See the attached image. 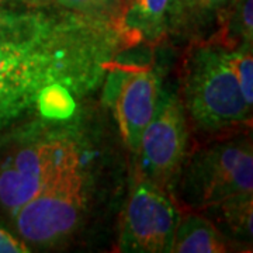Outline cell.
<instances>
[{
    "label": "cell",
    "mask_w": 253,
    "mask_h": 253,
    "mask_svg": "<svg viewBox=\"0 0 253 253\" xmlns=\"http://www.w3.org/2000/svg\"><path fill=\"white\" fill-rule=\"evenodd\" d=\"M226 251L224 238L208 219L197 214H187L177 221L170 252L222 253Z\"/></svg>",
    "instance_id": "8fae6325"
},
{
    "label": "cell",
    "mask_w": 253,
    "mask_h": 253,
    "mask_svg": "<svg viewBox=\"0 0 253 253\" xmlns=\"http://www.w3.org/2000/svg\"><path fill=\"white\" fill-rule=\"evenodd\" d=\"M252 190L253 155L248 138L200 149L179 176V196L191 208L203 210L228 199L251 196Z\"/></svg>",
    "instance_id": "3957f363"
},
{
    "label": "cell",
    "mask_w": 253,
    "mask_h": 253,
    "mask_svg": "<svg viewBox=\"0 0 253 253\" xmlns=\"http://www.w3.org/2000/svg\"><path fill=\"white\" fill-rule=\"evenodd\" d=\"M116 94L120 128L128 146L136 149L145 128L159 107V79L152 71H135Z\"/></svg>",
    "instance_id": "ba28073f"
},
{
    "label": "cell",
    "mask_w": 253,
    "mask_h": 253,
    "mask_svg": "<svg viewBox=\"0 0 253 253\" xmlns=\"http://www.w3.org/2000/svg\"><path fill=\"white\" fill-rule=\"evenodd\" d=\"M186 145L187 126L183 106L176 97L163 96L136 148L144 180L162 191L166 189L181 168Z\"/></svg>",
    "instance_id": "8992f818"
},
{
    "label": "cell",
    "mask_w": 253,
    "mask_h": 253,
    "mask_svg": "<svg viewBox=\"0 0 253 253\" xmlns=\"http://www.w3.org/2000/svg\"><path fill=\"white\" fill-rule=\"evenodd\" d=\"M38 109L49 118H66L75 110L71 91L62 84H51L40 93L37 99Z\"/></svg>",
    "instance_id": "5bb4252c"
},
{
    "label": "cell",
    "mask_w": 253,
    "mask_h": 253,
    "mask_svg": "<svg viewBox=\"0 0 253 253\" xmlns=\"http://www.w3.org/2000/svg\"><path fill=\"white\" fill-rule=\"evenodd\" d=\"M231 0H174L169 23L191 24L219 13Z\"/></svg>",
    "instance_id": "4fadbf2b"
},
{
    "label": "cell",
    "mask_w": 253,
    "mask_h": 253,
    "mask_svg": "<svg viewBox=\"0 0 253 253\" xmlns=\"http://www.w3.org/2000/svg\"><path fill=\"white\" fill-rule=\"evenodd\" d=\"M84 176L81 169L62 176L14 215L16 229L27 244L45 246L72 234L84 211Z\"/></svg>",
    "instance_id": "5b68a950"
},
{
    "label": "cell",
    "mask_w": 253,
    "mask_h": 253,
    "mask_svg": "<svg viewBox=\"0 0 253 253\" xmlns=\"http://www.w3.org/2000/svg\"><path fill=\"white\" fill-rule=\"evenodd\" d=\"M177 214L165 191L139 181L126 206L120 249L123 252H170Z\"/></svg>",
    "instance_id": "52a82bcc"
},
{
    "label": "cell",
    "mask_w": 253,
    "mask_h": 253,
    "mask_svg": "<svg viewBox=\"0 0 253 253\" xmlns=\"http://www.w3.org/2000/svg\"><path fill=\"white\" fill-rule=\"evenodd\" d=\"M116 44L99 21L0 9V126L51 84L89 90Z\"/></svg>",
    "instance_id": "6da1fadb"
},
{
    "label": "cell",
    "mask_w": 253,
    "mask_h": 253,
    "mask_svg": "<svg viewBox=\"0 0 253 253\" xmlns=\"http://www.w3.org/2000/svg\"><path fill=\"white\" fill-rule=\"evenodd\" d=\"M30 249L27 245L18 241L9 231L0 225V253H27Z\"/></svg>",
    "instance_id": "e0dca14e"
},
{
    "label": "cell",
    "mask_w": 253,
    "mask_h": 253,
    "mask_svg": "<svg viewBox=\"0 0 253 253\" xmlns=\"http://www.w3.org/2000/svg\"><path fill=\"white\" fill-rule=\"evenodd\" d=\"M253 0H231L217 14L218 31L207 41L225 51L252 46Z\"/></svg>",
    "instance_id": "30bf717a"
},
{
    "label": "cell",
    "mask_w": 253,
    "mask_h": 253,
    "mask_svg": "<svg viewBox=\"0 0 253 253\" xmlns=\"http://www.w3.org/2000/svg\"><path fill=\"white\" fill-rule=\"evenodd\" d=\"M81 168L76 145L65 138L38 141L4 152L0 158V212L14 217L30 200Z\"/></svg>",
    "instance_id": "277c9868"
},
{
    "label": "cell",
    "mask_w": 253,
    "mask_h": 253,
    "mask_svg": "<svg viewBox=\"0 0 253 253\" xmlns=\"http://www.w3.org/2000/svg\"><path fill=\"white\" fill-rule=\"evenodd\" d=\"M113 1L114 0H58V3H61L68 9L84 11V13H94L107 9L109 6H111Z\"/></svg>",
    "instance_id": "2e32d148"
},
{
    "label": "cell",
    "mask_w": 253,
    "mask_h": 253,
    "mask_svg": "<svg viewBox=\"0 0 253 253\" xmlns=\"http://www.w3.org/2000/svg\"><path fill=\"white\" fill-rule=\"evenodd\" d=\"M173 3L174 0H131L114 30L131 42L156 38L169 23Z\"/></svg>",
    "instance_id": "9c48e42d"
},
{
    "label": "cell",
    "mask_w": 253,
    "mask_h": 253,
    "mask_svg": "<svg viewBox=\"0 0 253 253\" xmlns=\"http://www.w3.org/2000/svg\"><path fill=\"white\" fill-rule=\"evenodd\" d=\"M181 87L183 107L200 128L218 131L251 123L252 106L245 100L225 49L210 42L193 46L183 65Z\"/></svg>",
    "instance_id": "7a4b0ae2"
},
{
    "label": "cell",
    "mask_w": 253,
    "mask_h": 253,
    "mask_svg": "<svg viewBox=\"0 0 253 253\" xmlns=\"http://www.w3.org/2000/svg\"><path fill=\"white\" fill-rule=\"evenodd\" d=\"M228 61L235 73L241 91L249 106L253 104V58L252 46L228 51Z\"/></svg>",
    "instance_id": "9a60e30c"
},
{
    "label": "cell",
    "mask_w": 253,
    "mask_h": 253,
    "mask_svg": "<svg viewBox=\"0 0 253 253\" xmlns=\"http://www.w3.org/2000/svg\"><path fill=\"white\" fill-rule=\"evenodd\" d=\"M203 210L210 212L211 221H215L218 226L235 238L252 239V194L228 199Z\"/></svg>",
    "instance_id": "7c38bea8"
}]
</instances>
